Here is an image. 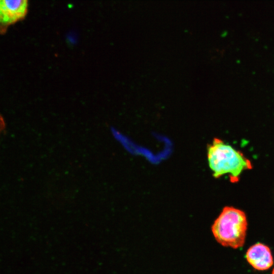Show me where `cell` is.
Segmentation results:
<instances>
[{"label":"cell","instance_id":"obj_1","mask_svg":"<svg viewBox=\"0 0 274 274\" xmlns=\"http://www.w3.org/2000/svg\"><path fill=\"white\" fill-rule=\"evenodd\" d=\"M207 157L215 178L229 174L232 182H236L243 171L252 168L250 161L241 152L217 138L208 146Z\"/></svg>","mask_w":274,"mask_h":274},{"label":"cell","instance_id":"obj_2","mask_svg":"<svg viewBox=\"0 0 274 274\" xmlns=\"http://www.w3.org/2000/svg\"><path fill=\"white\" fill-rule=\"evenodd\" d=\"M247 219L242 210L225 207L212 226L216 240L224 247L237 249L243 246L246 237Z\"/></svg>","mask_w":274,"mask_h":274},{"label":"cell","instance_id":"obj_3","mask_svg":"<svg viewBox=\"0 0 274 274\" xmlns=\"http://www.w3.org/2000/svg\"><path fill=\"white\" fill-rule=\"evenodd\" d=\"M28 0H0V34L23 20L27 13Z\"/></svg>","mask_w":274,"mask_h":274},{"label":"cell","instance_id":"obj_4","mask_svg":"<svg viewBox=\"0 0 274 274\" xmlns=\"http://www.w3.org/2000/svg\"><path fill=\"white\" fill-rule=\"evenodd\" d=\"M246 259L255 269L265 270L273 264V257L269 248L262 243H256L247 251Z\"/></svg>","mask_w":274,"mask_h":274},{"label":"cell","instance_id":"obj_5","mask_svg":"<svg viewBox=\"0 0 274 274\" xmlns=\"http://www.w3.org/2000/svg\"><path fill=\"white\" fill-rule=\"evenodd\" d=\"M5 123L2 117L0 115V132L5 128Z\"/></svg>","mask_w":274,"mask_h":274},{"label":"cell","instance_id":"obj_6","mask_svg":"<svg viewBox=\"0 0 274 274\" xmlns=\"http://www.w3.org/2000/svg\"><path fill=\"white\" fill-rule=\"evenodd\" d=\"M272 274H274V268H273V269L272 270Z\"/></svg>","mask_w":274,"mask_h":274}]
</instances>
